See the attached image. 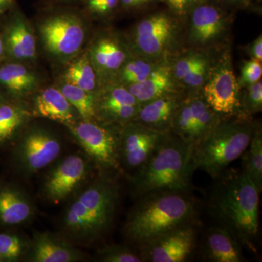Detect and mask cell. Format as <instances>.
<instances>
[{
	"label": "cell",
	"mask_w": 262,
	"mask_h": 262,
	"mask_svg": "<svg viewBox=\"0 0 262 262\" xmlns=\"http://www.w3.org/2000/svg\"><path fill=\"white\" fill-rule=\"evenodd\" d=\"M108 172L101 171L63 213L62 232L72 244H94L111 228L120 200V187Z\"/></svg>",
	"instance_id": "1"
},
{
	"label": "cell",
	"mask_w": 262,
	"mask_h": 262,
	"mask_svg": "<svg viewBox=\"0 0 262 262\" xmlns=\"http://www.w3.org/2000/svg\"><path fill=\"white\" fill-rule=\"evenodd\" d=\"M216 179L210 211L239 244L255 251L259 232L260 192L244 170H231Z\"/></svg>",
	"instance_id": "2"
},
{
	"label": "cell",
	"mask_w": 262,
	"mask_h": 262,
	"mask_svg": "<svg viewBox=\"0 0 262 262\" xmlns=\"http://www.w3.org/2000/svg\"><path fill=\"white\" fill-rule=\"evenodd\" d=\"M193 145L167 132L149 159L127 176L132 196L139 199L157 192H189L194 172Z\"/></svg>",
	"instance_id": "3"
},
{
	"label": "cell",
	"mask_w": 262,
	"mask_h": 262,
	"mask_svg": "<svg viewBox=\"0 0 262 262\" xmlns=\"http://www.w3.org/2000/svg\"><path fill=\"white\" fill-rule=\"evenodd\" d=\"M137 200L127 215L123 231L139 248L171 229L194 222L195 202L187 193L157 192Z\"/></svg>",
	"instance_id": "4"
},
{
	"label": "cell",
	"mask_w": 262,
	"mask_h": 262,
	"mask_svg": "<svg viewBox=\"0 0 262 262\" xmlns=\"http://www.w3.org/2000/svg\"><path fill=\"white\" fill-rule=\"evenodd\" d=\"M257 122L246 115L226 116L193 145L192 167L212 179L225 173L247 149Z\"/></svg>",
	"instance_id": "5"
},
{
	"label": "cell",
	"mask_w": 262,
	"mask_h": 262,
	"mask_svg": "<svg viewBox=\"0 0 262 262\" xmlns=\"http://www.w3.org/2000/svg\"><path fill=\"white\" fill-rule=\"evenodd\" d=\"M134 56L169 63L183 49L184 19L168 11H157L136 22L125 34Z\"/></svg>",
	"instance_id": "6"
},
{
	"label": "cell",
	"mask_w": 262,
	"mask_h": 262,
	"mask_svg": "<svg viewBox=\"0 0 262 262\" xmlns=\"http://www.w3.org/2000/svg\"><path fill=\"white\" fill-rule=\"evenodd\" d=\"M34 29L48 56L62 65L82 53L91 36L89 19L83 13L72 10L46 13Z\"/></svg>",
	"instance_id": "7"
},
{
	"label": "cell",
	"mask_w": 262,
	"mask_h": 262,
	"mask_svg": "<svg viewBox=\"0 0 262 262\" xmlns=\"http://www.w3.org/2000/svg\"><path fill=\"white\" fill-rule=\"evenodd\" d=\"M183 49L214 53L229 46L232 15L211 1L196 5L184 18Z\"/></svg>",
	"instance_id": "8"
},
{
	"label": "cell",
	"mask_w": 262,
	"mask_h": 262,
	"mask_svg": "<svg viewBox=\"0 0 262 262\" xmlns=\"http://www.w3.org/2000/svg\"><path fill=\"white\" fill-rule=\"evenodd\" d=\"M101 171L121 172L120 137L121 126L98 120H79L67 127Z\"/></svg>",
	"instance_id": "9"
},
{
	"label": "cell",
	"mask_w": 262,
	"mask_h": 262,
	"mask_svg": "<svg viewBox=\"0 0 262 262\" xmlns=\"http://www.w3.org/2000/svg\"><path fill=\"white\" fill-rule=\"evenodd\" d=\"M201 90L206 102L216 113L223 116L246 115L241 106V89L234 75L230 46L215 53Z\"/></svg>",
	"instance_id": "10"
},
{
	"label": "cell",
	"mask_w": 262,
	"mask_h": 262,
	"mask_svg": "<svg viewBox=\"0 0 262 262\" xmlns=\"http://www.w3.org/2000/svg\"><path fill=\"white\" fill-rule=\"evenodd\" d=\"M61 149V141L54 134L42 127H31L17 139L13 163L19 173L30 177L53 163Z\"/></svg>",
	"instance_id": "11"
},
{
	"label": "cell",
	"mask_w": 262,
	"mask_h": 262,
	"mask_svg": "<svg viewBox=\"0 0 262 262\" xmlns=\"http://www.w3.org/2000/svg\"><path fill=\"white\" fill-rule=\"evenodd\" d=\"M103 84L110 82L122 66L134 56L125 34L104 29L91 34L84 48Z\"/></svg>",
	"instance_id": "12"
},
{
	"label": "cell",
	"mask_w": 262,
	"mask_h": 262,
	"mask_svg": "<svg viewBox=\"0 0 262 262\" xmlns=\"http://www.w3.org/2000/svg\"><path fill=\"white\" fill-rule=\"evenodd\" d=\"M92 171L91 162L79 155L66 157L45 177L42 195L58 205L74 195L87 182Z\"/></svg>",
	"instance_id": "13"
},
{
	"label": "cell",
	"mask_w": 262,
	"mask_h": 262,
	"mask_svg": "<svg viewBox=\"0 0 262 262\" xmlns=\"http://www.w3.org/2000/svg\"><path fill=\"white\" fill-rule=\"evenodd\" d=\"M196 237L194 222L179 226L139 247L143 261H185L195 246Z\"/></svg>",
	"instance_id": "14"
},
{
	"label": "cell",
	"mask_w": 262,
	"mask_h": 262,
	"mask_svg": "<svg viewBox=\"0 0 262 262\" xmlns=\"http://www.w3.org/2000/svg\"><path fill=\"white\" fill-rule=\"evenodd\" d=\"M166 133L136 121L122 126L120 148L122 168L124 167L134 171L141 166L154 152Z\"/></svg>",
	"instance_id": "15"
},
{
	"label": "cell",
	"mask_w": 262,
	"mask_h": 262,
	"mask_svg": "<svg viewBox=\"0 0 262 262\" xmlns=\"http://www.w3.org/2000/svg\"><path fill=\"white\" fill-rule=\"evenodd\" d=\"M6 60L31 64L37 58L38 39L35 29L20 10L10 15L0 31Z\"/></svg>",
	"instance_id": "16"
},
{
	"label": "cell",
	"mask_w": 262,
	"mask_h": 262,
	"mask_svg": "<svg viewBox=\"0 0 262 262\" xmlns=\"http://www.w3.org/2000/svg\"><path fill=\"white\" fill-rule=\"evenodd\" d=\"M140 106L121 84H103L96 94V120L122 127L134 120Z\"/></svg>",
	"instance_id": "17"
},
{
	"label": "cell",
	"mask_w": 262,
	"mask_h": 262,
	"mask_svg": "<svg viewBox=\"0 0 262 262\" xmlns=\"http://www.w3.org/2000/svg\"><path fill=\"white\" fill-rule=\"evenodd\" d=\"M26 259L31 262H75L83 260L84 256L63 236L35 232L29 242Z\"/></svg>",
	"instance_id": "18"
},
{
	"label": "cell",
	"mask_w": 262,
	"mask_h": 262,
	"mask_svg": "<svg viewBox=\"0 0 262 262\" xmlns=\"http://www.w3.org/2000/svg\"><path fill=\"white\" fill-rule=\"evenodd\" d=\"M35 214L30 196L16 184L0 179V227L24 225Z\"/></svg>",
	"instance_id": "19"
},
{
	"label": "cell",
	"mask_w": 262,
	"mask_h": 262,
	"mask_svg": "<svg viewBox=\"0 0 262 262\" xmlns=\"http://www.w3.org/2000/svg\"><path fill=\"white\" fill-rule=\"evenodd\" d=\"M40 79L29 64L5 61L0 63V90L11 100L21 101L39 89Z\"/></svg>",
	"instance_id": "20"
},
{
	"label": "cell",
	"mask_w": 262,
	"mask_h": 262,
	"mask_svg": "<svg viewBox=\"0 0 262 262\" xmlns=\"http://www.w3.org/2000/svg\"><path fill=\"white\" fill-rule=\"evenodd\" d=\"M186 95L187 92L182 91L141 104L133 121L162 132L170 131L174 117Z\"/></svg>",
	"instance_id": "21"
},
{
	"label": "cell",
	"mask_w": 262,
	"mask_h": 262,
	"mask_svg": "<svg viewBox=\"0 0 262 262\" xmlns=\"http://www.w3.org/2000/svg\"><path fill=\"white\" fill-rule=\"evenodd\" d=\"M34 95L31 110L33 117L49 119L66 127L80 120L75 108L56 85L39 89Z\"/></svg>",
	"instance_id": "22"
},
{
	"label": "cell",
	"mask_w": 262,
	"mask_h": 262,
	"mask_svg": "<svg viewBox=\"0 0 262 262\" xmlns=\"http://www.w3.org/2000/svg\"><path fill=\"white\" fill-rule=\"evenodd\" d=\"M140 104L156 98L184 91L174 78L170 63H164L139 83L125 87Z\"/></svg>",
	"instance_id": "23"
},
{
	"label": "cell",
	"mask_w": 262,
	"mask_h": 262,
	"mask_svg": "<svg viewBox=\"0 0 262 262\" xmlns=\"http://www.w3.org/2000/svg\"><path fill=\"white\" fill-rule=\"evenodd\" d=\"M204 253L210 261L241 262L244 259L241 244L222 225L207 231Z\"/></svg>",
	"instance_id": "24"
},
{
	"label": "cell",
	"mask_w": 262,
	"mask_h": 262,
	"mask_svg": "<svg viewBox=\"0 0 262 262\" xmlns=\"http://www.w3.org/2000/svg\"><path fill=\"white\" fill-rule=\"evenodd\" d=\"M32 117L21 101L10 99L0 103V146L16 139Z\"/></svg>",
	"instance_id": "25"
},
{
	"label": "cell",
	"mask_w": 262,
	"mask_h": 262,
	"mask_svg": "<svg viewBox=\"0 0 262 262\" xmlns=\"http://www.w3.org/2000/svg\"><path fill=\"white\" fill-rule=\"evenodd\" d=\"M64 66L59 80L93 94H96L102 86L101 79L84 50Z\"/></svg>",
	"instance_id": "26"
},
{
	"label": "cell",
	"mask_w": 262,
	"mask_h": 262,
	"mask_svg": "<svg viewBox=\"0 0 262 262\" xmlns=\"http://www.w3.org/2000/svg\"><path fill=\"white\" fill-rule=\"evenodd\" d=\"M192 114V129L189 142L195 144L226 116L214 111L206 102L202 90L187 92Z\"/></svg>",
	"instance_id": "27"
},
{
	"label": "cell",
	"mask_w": 262,
	"mask_h": 262,
	"mask_svg": "<svg viewBox=\"0 0 262 262\" xmlns=\"http://www.w3.org/2000/svg\"><path fill=\"white\" fill-rule=\"evenodd\" d=\"M164 63H168L151 61L142 57H131L108 82L121 84L124 87L139 83L146 80L157 68Z\"/></svg>",
	"instance_id": "28"
},
{
	"label": "cell",
	"mask_w": 262,
	"mask_h": 262,
	"mask_svg": "<svg viewBox=\"0 0 262 262\" xmlns=\"http://www.w3.org/2000/svg\"><path fill=\"white\" fill-rule=\"evenodd\" d=\"M67 101L75 108L80 120H96V94L59 80L56 84Z\"/></svg>",
	"instance_id": "29"
},
{
	"label": "cell",
	"mask_w": 262,
	"mask_h": 262,
	"mask_svg": "<svg viewBox=\"0 0 262 262\" xmlns=\"http://www.w3.org/2000/svg\"><path fill=\"white\" fill-rule=\"evenodd\" d=\"M244 172L252 181L258 192L262 190V130L256 124L249 145L245 151Z\"/></svg>",
	"instance_id": "30"
},
{
	"label": "cell",
	"mask_w": 262,
	"mask_h": 262,
	"mask_svg": "<svg viewBox=\"0 0 262 262\" xmlns=\"http://www.w3.org/2000/svg\"><path fill=\"white\" fill-rule=\"evenodd\" d=\"M212 54L213 53L194 51L192 49L181 50L170 61V68L174 78L180 84L181 81L188 72H190Z\"/></svg>",
	"instance_id": "31"
},
{
	"label": "cell",
	"mask_w": 262,
	"mask_h": 262,
	"mask_svg": "<svg viewBox=\"0 0 262 262\" xmlns=\"http://www.w3.org/2000/svg\"><path fill=\"white\" fill-rule=\"evenodd\" d=\"M29 243L18 234L0 232V260L1 262L18 261L25 257Z\"/></svg>",
	"instance_id": "32"
},
{
	"label": "cell",
	"mask_w": 262,
	"mask_h": 262,
	"mask_svg": "<svg viewBox=\"0 0 262 262\" xmlns=\"http://www.w3.org/2000/svg\"><path fill=\"white\" fill-rule=\"evenodd\" d=\"M83 13L90 20L106 22L113 19L120 8V0H82Z\"/></svg>",
	"instance_id": "33"
},
{
	"label": "cell",
	"mask_w": 262,
	"mask_h": 262,
	"mask_svg": "<svg viewBox=\"0 0 262 262\" xmlns=\"http://www.w3.org/2000/svg\"><path fill=\"white\" fill-rule=\"evenodd\" d=\"M215 53H216L208 57L190 72H188L185 77L182 79L180 84L186 92H194L203 89L209 75L212 61Z\"/></svg>",
	"instance_id": "34"
},
{
	"label": "cell",
	"mask_w": 262,
	"mask_h": 262,
	"mask_svg": "<svg viewBox=\"0 0 262 262\" xmlns=\"http://www.w3.org/2000/svg\"><path fill=\"white\" fill-rule=\"evenodd\" d=\"M98 259L103 262L143 261L140 252L124 245H110L99 250Z\"/></svg>",
	"instance_id": "35"
},
{
	"label": "cell",
	"mask_w": 262,
	"mask_h": 262,
	"mask_svg": "<svg viewBox=\"0 0 262 262\" xmlns=\"http://www.w3.org/2000/svg\"><path fill=\"white\" fill-rule=\"evenodd\" d=\"M241 106L247 116L252 117L262 110V81L241 89Z\"/></svg>",
	"instance_id": "36"
},
{
	"label": "cell",
	"mask_w": 262,
	"mask_h": 262,
	"mask_svg": "<svg viewBox=\"0 0 262 262\" xmlns=\"http://www.w3.org/2000/svg\"><path fill=\"white\" fill-rule=\"evenodd\" d=\"M261 62L252 58L244 62L241 68V76L237 78L241 89L261 80Z\"/></svg>",
	"instance_id": "37"
},
{
	"label": "cell",
	"mask_w": 262,
	"mask_h": 262,
	"mask_svg": "<svg viewBox=\"0 0 262 262\" xmlns=\"http://www.w3.org/2000/svg\"><path fill=\"white\" fill-rule=\"evenodd\" d=\"M168 5L169 10L179 18H184L196 5L210 0H164Z\"/></svg>",
	"instance_id": "38"
},
{
	"label": "cell",
	"mask_w": 262,
	"mask_h": 262,
	"mask_svg": "<svg viewBox=\"0 0 262 262\" xmlns=\"http://www.w3.org/2000/svg\"><path fill=\"white\" fill-rule=\"evenodd\" d=\"M160 1L162 0H120V8L130 13L144 11Z\"/></svg>",
	"instance_id": "39"
},
{
	"label": "cell",
	"mask_w": 262,
	"mask_h": 262,
	"mask_svg": "<svg viewBox=\"0 0 262 262\" xmlns=\"http://www.w3.org/2000/svg\"><path fill=\"white\" fill-rule=\"evenodd\" d=\"M246 53L250 58L262 61V36L260 34L256 39H255L253 42L248 45L246 48Z\"/></svg>",
	"instance_id": "40"
},
{
	"label": "cell",
	"mask_w": 262,
	"mask_h": 262,
	"mask_svg": "<svg viewBox=\"0 0 262 262\" xmlns=\"http://www.w3.org/2000/svg\"><path fill=\"white\" fill-rule=\"evenodd\" d=\"M210 1L227 10L244 8L242 0H210Z\"/></svg>",
	"instance_id": "41"
},
{
	"label": "cell",
	"mask_w": 262,
	"mask_h": 262,
	"mask_svg": "<svg viewBox=\"0 0 262 262\" xmlns=\"http://www.w3.org/2000/svg\"><path fill=\"white\" fill-rule=\"evenodd\" d=\"M16 0H0V16L5 14L14 6Z\"/></svg>",
	"instance_id": "42"
},
{
	"label": "cell",
	"mask_w": 262,
	"mask_h": 262,
	"mask_svg": "<svg viewBox=\"0 0 262 262\" xmlns=\"http://www.w3.org/2000/svg\"><path fill=\"white\" fill-rule=\"evenodd\" d=\"M5 60H6V53H5L3 37H2L1 32H0V63H3Z\"/></svg>",
	"instance_id": "43"
},
{
	"label": "cell",
	"mask_w": 262,
	"mask_h": 262,
	"mask_svg": "<svg viewBox=\"0 0 262 262\" xmlns=\"http://www.w3.org/2000/svg\"><path fill=\"white\" fill-rule=\"evenodd\" d=\"M261 0H242L243 7L244 8H248L256 3H261Z\"/></svg>",
	"instance_id": "44"
},
{
	"label": "cell",
	"mask_w": 262,
	"mask_h": 262,
	"mask_svg": "<svg viewBox=\"0 0 262 262\" xmlns=\"http://www.w3.org/2000/svg\"><path fill=\"white\" fill-rule=\"evenodd\" d=\"M53 1L58 3H75V2H81L82 0H53Z\"/></svg>",
	"instance_id": "45"
},
{
	"label": "cell",
	"mask_w": 262,
	"mask_h": 262,
	"mask_svg": "<svg viewBox=\"0 0 262 262\" xmlns=\"http://www.w3.org/2000/svg\"><path fill=\"white\" fill-rule=\"evenodd\" d=\"M8 100H10V98L7 97L4 93L0 90V103L4 102V101H8Z\"/></svg>",
	"instance_id": "46"
},
{
	"label": "cell",
	"mask_w": 262,
	"mask_h": 262,
	"mask_svg": "<svg viewBox=\"0 0 262 262\" xmlns=\"http://www.w3.org/2000/svg\"><path fill=\"white\" fill-rule=\"evenodd\" d=\"M0 262H1V260H0Z\"/></svg>",
	"instance_id": "47"
}]
</instances>
